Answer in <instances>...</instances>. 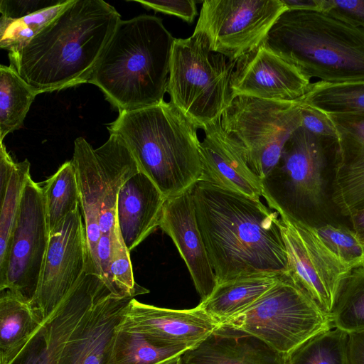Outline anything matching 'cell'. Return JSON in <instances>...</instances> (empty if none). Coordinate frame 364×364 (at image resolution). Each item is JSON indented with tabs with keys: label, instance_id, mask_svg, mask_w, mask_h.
<instances>
[{
	"label": "cell",
	"instance_id": "e575fe53",
	"mask_svg": "<svg viewBox=\"0 0 364 364\" xmlns=\"http://www.w3.org/2000/svg\"><path fill=\"white\" fill-rule=\"evenodd\" d=\"M315 228L324 245L349 269L364 266V245L353 229L332 224Z\"/></svg>",
	"mask_w": 364,
	"mask_h": 364
},
{
	"label": "cell",
	"instance_id": "e0dca14e",
	"mask_svg": "<svg viewBox=\"0 0 364 364\" xmlns=\"http://www.w3.org/2000/svg\"><path fill=\"white\" fill-rule=\"evenodd\" d=\"M192 189L166 200L159 227L175 244L201 301L211 294L217 281L198 228Z\"/></svg>",
	"mask_w": 364,
	"mask_h": 364
},
{
	"label": "cell",
	"instance_id": "44dd1931",
	"mask_svg": "<svg viewBox=\"0 0 364 364\" xmlns=\"http://www.w3.org/2000/svg\"><path fill=\"white\" fill-rule=\"evenodd\" d=\"M166 200L154 183L141 171L121 187L117 199L116 221L129 252L159 226Z\"/></svg>",
	"mask_w": 364,
	"mask_h": 364
},
{
	"label": "cell",
	"instance_id": "7a4b0ae2",
	"mask_svg": "<svg viewBox=\"0 0 364 364\" xmlns=\"http://www.w3.org/2000/svg\"><path fill=\"white\" fill-rule=\"evenodd\" d=\"M120 20L103 0H72L21 50L9 53V66L38 95L88 82Z\"/></svg>",
	"mask_w": 364,
	"mask_h": 364
},
{
	"label": "cell",
	"instance_id": "9a60e30c",
	"mask_svg": "<svg viewBox=\"0 0 364 364\" xmlns=\"http://www.w3.org/2000/svg\"><path fill=\"white\" fill-rule=\"evenodd\" d=\"M310 84L294 66L262 43L237 60L230 87L233 98L244 95L297 102L308 92Z\"/></svg>",
	"mask_w": 364,
	"mask_h": 364
},
{
	"label": "cell",
	"instance_id": "83f0119b",
	"mask_svg": "<svg viewBox=\"0 0 364 364\" xmlns=\"http://www.w3.org/2000/svg\"><path fill=\"white\" fill-rule=\"evenodd\" d=\"M38 94L10 66H0V141L21 128Z\"/></svg>",
	"mask_w": 364,
	"mask_h": 364
},
{
	"label": "cell",
	"instance_id": "7402d4cb",
	"mask_svg": "<svg viewBox=\"0 0 364 364\" xmlns=\"http://www.w3.org/2000/svg\"><path fill=\"white\" fill-rule=\"evenodd\" d=\"M73 163L80 198L87 247L85 272L101 277L97 245L101 235L100 218L103 200V186L95 149L83 137L74 141Z\"/></svg>",
	"mask_w": 364,
	"mask_h": 364
},
{
	"label": "cell",
	"instance_id": "30bf717a",
	"mask_svg": "<svg viewBox=\"0 0 364 364\" xmlns=\"http://www.w3.org/2000/svg\"><path fill=\"white\" fill-rule=\"evenodd\" d=\"M286 10L281 0H205L194 32L212 51L237 60L264 43Z\"/></svg>",
	"mask_w": 364,
	"mask_h": 364
},
{
	"label": "cell",
	"instance_id": "5bb4252c",
	"mask_svg": "<svg viewBox=\"0 0 364 364\" xmlns=\"http://www.w3.org/2000/svg\"><path fill=\"white\" fill-rule=\"evenodd\" d=\"M110 292L100 276L84 272L11 364H58L81 321L97 300Z\"/></svg>",
	"mask_w": 364,
	"mask_h": 364
},
{
	"label": "cell",
	"instance_id": "d590c367",
	"mask_svg": "<svg viewBox=\"0 0 364 364\" xmlns=\"http://www.w3.org/2000/svg\"><path fill=\"white\" fill-rule=\"evenodd\" d=\"M109 270L114 287L119 295L135 297L149 292L134 281L130 252L121 237L117 224L112 234Z\"/></svg>",
	"mask_w": 364,
	"mask_h": 364
},
{
	"label": "cell",
	"instance_id": "2e32d148",
	"mask_svg": "<svg viewBox=\"0 0 364 364\" xmlns=\"http://www.w3.org/2000/svg\"><path fill=\"white\" fill-rule=\"evenodd\" d=\"M218 324L198 306L171 309L146 304L133 298L117 328L139 333L160 346L192 348L213 333Z\"/></svg>",
	"mask_w": 364,
	"mask_h": 364
},
{
	"label": "cell",
	"instance_id": "f1b7e54d",
	"mask_svg": "<svg viewBox=\"0 0 364 364\" xmlns=\"http://www.w3.org/2000/svg\"><path fill=\"white\" fill-rule=\"evenodd\" d=\"M191 348L160 346L139 333L117 328L106 364H156L181 355Z\"/></svg>",
	"mask_w": 364,
	"mask_h": 364
},
{
	"label": "cell",
	"instance_id": "7c38bea8",
	"mask_svg": "<svg viewBox=\"0 0 364 364\" xmlns=\"http://www.w3.org/2000/svg\"><path fill=\"white\" fill-rule=\"evenodd\" d=\"M280 219L288 272L330 318L339 283L351 269L324 245L315 225Z\"/></svg>",
	"mask_w": 364,
	"mask_h": 364
},
{
	"label": "cell",
	"instance_id": "ba28073f",
	"mask_svg": "<svg viewBox=\"0 0 364 364\" xmlns=\"http://www.w3.org/2000/svg\"><path fill=\"white\" fill-rule=\"evenodd\" d=\"M337 150L338 139L319 137L299 127L277 164L262 181V196L269 208L282 219L309 223L311 213L325 202V171Z\"/></svg>",
	"mask_w": 364,
	"mask_h": 364
},
{
	"label": "cell",
	"instance_id": "ac0fdd59",
	"mask_svg": "<svg viewBox=\"0 0 364 364\" xmlns=\"http://www.w3.org/2000/svg\"><path fill=\"white\" fill-rule=\"evenodd\" d=\"M329 117L338 134L331 200L349 217L364 209V117Z\"/></svg>",
	"mask_w": 364,
	"mask_h": 364
},
{
	"label": "cell",
	"instance_id": "6da1fadb",
	"mask_svg": "<svg viewBox=\"0 0 364 364\" xmlns=\"http://www.w3.org/2000/svg\"><path fill=\"white\" fill-rule=\"evenodd\" d=\"M197 223L217 284L288 272L281 219L260 199L200 181L193 187Z\"/></svg>",
	"mask_w": 364,
	"mask_h": 364
},
{
	"label": "cell",
	"instance_id": "9c48e42d",
	"mask_svg": "<svg viewBox=\"0 0 364 364\" xmlns=\"http://www.w3.org/2000/svg\"><path fill=\"white\" fill-rule=\"evenodd\" d=\"M220 124L262 181L277 164L286 143L301 127V111L296 102L240 95L223 113Z\"/></svg>",
	"mask_w": 364,
	"mask_h": 364
},
{
	"label": "cell",
	"instance_id": "603a6c76",
	"mask_svg": "<svg viewBox=\"0 0 364 364\" xmlns=\"http://www.w3.org/2000/svg\"><path fill=\"white\" fill-rule=\"evenodd\" d=\"M285 356L253 336L220 328L181 355V364H285Z\"/></svg>",
	"mask_w": 364,
	"mask_h": 364
},
{
	"label": "cell",
	"instance_id": "836d02e7",
	"mask_svg": "<svg viewBox=\"0 0 364 364\" xmlns=\"http://www.w3.org/2000/svg\"><path fill=\"white\" fill-rule=\"evenodd\" d=\"M66 2L17 20L0 17V47L9 53L21 50L71 2Z\"/></svg>",
	"mask_w": 364,
	"mask_h": 364
},
{
	"label": "cell",
	"instance_id": "4316f807",
	"mask_svg": "<svg viewBox=\"0 0 364 364\" xmlns=\"http://www.w3.org/2000/svg\"><path fill=\"white\" fill-rule=\"evenodd\" d=\"M298 103L328 115L364 117V80L342 83H311Z\"/></svg>",
	"mask_w": 364,
	"mask_h": 364
},
{
	"label": "cell",
	"instance_id": "d6a6232c",
	"mask_svg": "<svg viewBox=\"0 0 364 364\" xmlns=\"http://www.w3.org/2000/svg\"><path fill=\"white\" fill-rule=\"evenodd\" d=\"M28 159L16 162L7 189L0 198V278L5 273L21 200L30 175Z\"/></svg>",
	"mask_w": 364,
	"mask_h": 364
},
{
	"label": "cell",
	"instance_id": "8992f818",
	"mask_svg": "<svg viewBox=\"0 0 364 364\" xmlns=\"http://www.w3.org/2000/svg\"><path fill=\"white\" fill-rule=\"evenodd\" d=\"M236 61L212 51L201 33L174 39L167 92L170 102L197 129L220 119L232 102Z\"/></svg>",
	"mask_w": 364,
	"mask_h": 364
},
{
	"label": "cell",
	"instance_id": "ffe728a7",
	"mask_svg": "<svg viewBox=\"0 0 364 364\" xmlns=\"http://www.w3.org/2000/svg\"><path fill=\"white\" fill-rule=\"evenodd\" d=\"M200 144L202 177L214 185L255 199L262 196V181L251 170L239 148L223 130L220 119L208 125Z\"/></svg>",
	"mask_w": 364,
	"mask_h": 364
},
{
	"label": "cell",
	"instance_id": "f546056e",
	"mask_svg": "<svg viewBox=\"0 0 364 364\" xmlns=\"http://www.w3.org/2000/svg\"><path fill=\"white\" fill-rule=\"evenodd\" d=\"M43 191L49 232L69 214L80 208V192L72 160L65 162L43 182Z\"/></svg>",
	"mask_w": 364,
	"mask_h": 364
},
{
	"label": "cell",
	"instance_id": "d6986e66",
	"mask_svg": "<svg viewBox=\"0 0 364 364\" xmlns=\"http://www.w3.org/2000/svg\"><path fill=\"white\" fill-rule=\"evenodd\" d=\"M133 298L110 292L97 300L68 340L58 364H106L117 328Z\"/></svg>",
	"mask_w": 364,
	"mask_h": 364
},
{
	"label": "cell",
	"instance_id": "484cf974",
	"mask_svg": "<svg viewBox=\"0 0 364 364\" xmlns=\"http://www.w3.org/2000/svg\"><path fill=\"white\" fill-rule=\"evenodd\" d=\"M281 274H255L217 284L211 294L198 306L220 323L255 303L277 282Z\"/></svg>",
	"mask_w": 364,
	"mask_h": 364
},
{
	"label": "cell",
	"instance_id": "f35d334b",
	"mask_svg": "<svg viewBox=\"0 0 364 364\" xmlns=\"http://www.w3.org/2000/svg\"><path fill=\"white\" fill-rule=\"evenodd\" d=\"M298 104L301 111V127L315 136L338 139L336 127L328 114L314 107Z\"/></svg>",
	"mask_w": 364,
	"mask_h": 364
},
{
	"label": "cell",
	"instance_id": "ee69618b",
	"mask_svg": "<svg viewBox=\"0 0 364 364\" xmlns=\"http://www.w3.org/2000/svg\"><path fill=\"white\" fill-rule=\"evenodd\" d=\"M352 229L364 245V209L349 216Z\"/></svg>",
	"mask_w": 364,
	"mask_h": 364
},
{
	"label": "cell",
	"instance_id": "277c9868",
	"mask_svg": "<svg viewBox=\"0 0 364 364\" xmlns=\"http://www.w3.org/2000/svg\"><path fill=\"white\" fill-rule=\"evenodd\" d=\"M144 173L166 198L192 188L202 177L197 127L173 104L119 112L109 124Z\"/></svg>",
	"mask_w": 364,
	"mask_h": 364
},
{
	"label": "cell",
	"instance_id": "3957f363",
	"mask_svg": "<svg viewBox=\"0 0 364 364\" xmlns=\"http://www.w3.org/2000/svg\"><path fill=\"white\" fill-rule=\"evenodd\" d=\"M174 39L156 16L121 19L88 82L119 112L160 104L167 92Z\"/></svg>",
	"mask_w": 364,
	"mask_h": 364
},
{
	"label": "cell",
	"instance_id": "7bdbcfd3",
	"mask_svg": "<svg viewBox=\"0 0 364 364\" xmlns=\"http://www.w3.org/2000/svg\"><path fill=\"white\" fill-rule=\"evenodd\" d=\"M287 10L322 11L323 0H281Z\"/></svg>",
	"mask_w": 364,
	"mask_h": 364
},
{
	"label": "cell",
	"instance_id": "74e56055",
	"mask_svg": "<svg viewBox=\"0 0 364 364\" xmlns=\"http://www.w3.org/2000/svg\"><path fill=\"white\" fill-rule=\"evenodd\" d=\"M67 0H1V16L17 20L62 4Z\"/></svg>",
	"mask_w": 364,
	"mask_h": 364
},
{
	"label": "cell",
	"instance_id": "5b68a950",
	"mask_svg": "<svg viewBox=\"0 0 364 364\" xmlns=\"http://www.w3.org/2000/svg\"><path fill=\"white\" fill-rule=\"evenodd\" d=\"M263 44L309 80H364V28L323 11L286 10Z\"/></svg>",
	"mask_w": 364,
	"mask_h": 364
},
{
	"label": "cell",
	"instance_id": "cb8c5ba5",
	"mask_svg": "<svg viewBox=\"0 0 364 364\" xmlns=\"http://www.w3.org/2000/svg\"><path fill=\"white\" fill-rule=\"evenodd\" d=\"M103 186V200L100 218L102 234H111L117 227L116 205L123 184L139 172L132 154L123 139L109 134L107 141L95 149Z\"/></svg>",
	"mask_w": 364,
	"mask_h": 364
},
{
	"label": "cell",
	"instance_id": "4fadbf2b",
	"mask_svg": "<svg viewBox=\"0 0 364 364\" xmlns=\"http://www.w3.org/2000/svg\"><path fill=\"white\" fill-rule=\"evenodd\" d=\"M85 230L80 208L67 215L49 234L39 283L33 306L47 318L85 271L87 262Z\"/></svg>",
	"mask_w": 364,
	"mask_h": 364
},
{
	"label": "cell",
	"instance_id": "b9f144b4",
	"mask_svg": "<svg viewBox=\"0 0 364 364\" xmlns=\"http://www.w3.org/2000/svg\"><path fill=\"white\" fill-rule=\"evenodd\" d=\"M348 355L350 364H364V331L348 333Z\"/></svg>",
	"mask_w": 364,
	"mask_h": 364
},
{
	"label": "cell",
	"instance_id": "4dcf8cb0",
	"mask_svg": "<svg viewBox=\"0 0 364 364\" xmlns=\"http://www.w3.org/2000/svg\"><path fill=\"white\" fill-rule=\"evenodd\" d=\"M330 319L333 328L348 333L364 331V266L352 269L340 282Z\"/></svg>",
	"mask_w": 364,
	"mask_h": 364
},
{
	"label": "cell",
	"instance_id": "1f68e13d",
	"mask_svg": "<svg viewBox=\"0 0 364 364\" xmlns=\"http://www.w3.org/2000/svg\"><path fill=\"white\" fill-rule=\"evenodd\" d=\"M285 364H350L348 333L336 328L321 331L287 354Z\"/></svg>",
	"mask_w": 364,
	"mask_h": 364
},
{
	"label": "cell",
	"instance_id": "8fae6325",
	"mask_svg": "<svg viewBox=\"0 0 364 364\" xmlns=\"http://www.w3.org/2000/svg\"><path fill=\"white\" fill-rule=\"evenodd\" d=\"M49 229L43 187L26 181L0 291L9 289L32 303L46 253Z\"/></svg>",
	"mask_w": 364,
	"mask_h": 364
},
{
	"label": "cell",
	"instance_id": "52a82bcc",
	"mask_svg": "<svg viewBox=\"0 0 364 364\" xmlns=\"http://www.w3.org/2000/svg\"><path fill=\"white\" fill-rule=\"evenodd\" d=\"M218 328L253 336L287 355L310 337L333 326L329 316L286 272L255 303L220 323Z\"/></svg>",
	"mask_w": 364,
	"mask_h": 364
},
{
	"label": "cell",
	"instance_id": "f6af8a7d",
	"mask_svg": "<svg viewBox=\"0 0 364 364\" xmlns=\"http://www.w3.org/2000/svg\"><path fill=\"white\" fill-rule=\"evenodd\" d=\"M181 355L167 359L156 364H181Z\"/></svg>",
	"mask_w": 364,
	"mask_h": 364
},
{
	"label": "cell",
	"instance_id": "ab89813d",
	"mask_svg": "<svg viewBox=\"0 0 364 364\" xmlns=\"http://www.w3.org/2000/svg\"><path fill=\"white\" fill-rule=\"evenodd\" d=\"M144 7L156 12L175 16L188 23H192L198 14L193 0H134Z\"/></svg>",
	"mask_w": 364,
	"mask_h": 364
},
{
	"label": "cell",
	"instance_id": "8d00e7d4",
	"mask_svg": "<svg viewBox=\"0 0 364 364\" xmlns=\"http://www.w3.org/2000/svg\"><path fill=\"white\" fill-rule=\"evenodd\" d=\"M322 11L351 26L364 28V0H323Z\"/></svg>",
	"mask_w": 364,
	"mask_h": 364
},
{
	"label": "cell",
	"instance_id": "d4e9b609",
	"mask_svg": "<svg viewBox=\"0 0 364 364\" xmlns=\"http://www.w3.org/2000/svg\"><path fill=\"white\" fill-rule=\"evenodd\" d=\"M43 318L33 304L9 289L0 296V364H11L35 335Z\"/></svg>",
	"mask_w": 364,
	"mask_h": 364
},
{
	"label": "cell",
	"instance_id": "60d3db41",
	"mask_svg": "<svg viewBox=\"0 0 364 364\" xmlns=\"http://www.w3.org/2000/svg\"><path fill=\"white\" fill-rule=\"evenodd\" d=\"M16 161L7 151L3 141H0V198L7 189Z\"/></svg>",
	"mask_w": 364,
	"mask_h": 364
}]
</instances>
